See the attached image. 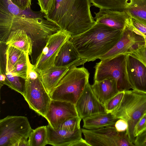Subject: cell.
<instances>
[{
	"label": "cell",
	"mask_w": 146,
	"mask_h": 146,
	"mask_svg": "<svg viewBox=\"0 0 146 146\" xmlns=\"http://www.w3.org/2000/svg\"><path fill=\"white\" fill-rule=\"evenodd\" d=\"M84 139L90 146H134L127 133L117 131L114 126L95 130L82 128Z\"/></svg>",
	"instance_id": "cell-9"
},
{
	"label": "cell",
	"mask_w": 146,
	"mask_h": 146,
	"mask_svg": "<svg viewBox=\"0 0 146 146\" xmlns=\"http://www.w3.org/2000/svg\"><path fill=\"white\" fill-rule=\"evenodd\" d=\"M32 0H11L14 4L21 10H25L31 5Z\"/></svg>",
	"instance_id": "cell-35"
},
{
	"label": "cell",
	"mask_w": 146,
	"mask_h": 146,
	"mask_svg": "<svg viewBox=\"0 0 146 146\" xmlns=\"http://www.w3.org/2000/svg\"><path fill=\"white\" fill-rule=\"evenodd\" d=\"M91 87L97 99L104 105L119 92L115 81L112 78H108L99 82H94Z\"/></svg>",
	"instance_id": "cell-19"
},
{
	"label": "cell",
	"mask_w": 146,
	"mask_h": 146,
	"mask_svg": "<svg viewBox=\"0 0 146 146\" xmlns=\"http://www.w3.org/2000/svg\"><path fill=\"white\" fill-rule=\"evenodd\" d=\"M71 146H90L85 139L82 138L73 143Z\"/></svg>",
	"instance_id": "cell-36"
},
{
	"label": "cell",
	"mask_w": 146,
	"mask_h": 146,
	"mask_svg": "<svg viewBox=\"0 0 146 146\" xmlns=\"http://www.w3.org/2000/svg\"><path fill=\"white\" fill-rule=\"evenodd\" d=\"M89 74L84 67L70 68L50 94L51 98L75 105L89 82Z\"/></svg>",
	"instance_id": "cell-5"
},
{
	"label": "cell",
	"mask_w": 146,
	"mask_h": 146,
	"mask_svg": "<svg viewBox=\"0 0 146 146\" xmlns=\"http://www.w3.org/2000/svg\"><path fill=\"white\" fill-rule=\"evenodd\" d=\"M23 53L16 48L7 46L5 52L6 60L14 66Z\"/></svg>",
	"instance_id": "cell-26"
},
{
	"label": "cell",
	"mask_w": 146,
	"mask_h": 146,
	"mask_svg": "<svg viewBox=\"0 0 146 146\" xmlns=\"http://www.w3.org/2000/svg\"><path fill=\"white\" fill-rule=\"evenodd\" d=\"M73 66H55L40 74L43 84L50 95L69 69Z\"/></svg>",
	"instance_id": "cell-21"
},
{
	"label": "cell",
	"mask_w": 146,
	"mask_h": 146,
	"mask_svg": "<svg viewBox=\"0 0 146 146\" xmlns=\"http://www.w3.org/2000/svg\"><path fill=\"white\" fill-rule=\"evenodd\" d=\"M38 3L39 5L40 11L46 15L49 11L53 1V0H37Z\"/></svg>",
	"instance_id": "cell-32"
},
{
	"label": "cell",
	"mask_w": 146,
	"mask_h": 146,
	"mask_svg": "<svg viewBox=\"0 0 146 146\" xmlns=\"http://www.w3.org/2000/svg\"><path fill=\"white\" fill-rule=\"evenodd\" d=\"M130 19L127 21L120 40L108 52L99 58L101 60L111 58L120 55L129 54L145 44L143 37L132 30L129 24Z\"/></svg>",
	"instance_id": "cell-11"
},
{
	"label": "cell",
	"mask_w": 146,
	"mask_h": 146,
	"mask_svg": "<svg viewBox=\"0 0 146 146\" xmlns=\"http://www.w3.org/2000/svg\"><path fill=\"white\" fill-rule=\"evenodd\" d=\"M87 62L86 59L81 58L72 43L68 40L61 48L56 58L54 65L77 67Z\"/></svg>",
	"instance_id": "cell-17"
},
{
	"label": "cell",
	"mask_w": 146,
	"mask_h": 146,
	"mask_svg": "<svg viewBox=\"0 0 146 146\" xmlns=\"http://www.w3.org/2000/svg\"><path fill=\"white\" fill-rule=\"evenodd\" d=\"M141 61L146 67V47L145 44L128 54Z\"/></svg>",
	"instance_id": "cell-31"
},
{
	"label": "cell",
	"mask_w": 146,
	"mask_h": 146,
	"mask_svg": "<svg viewBox=\"0 0 146 146\" xmlns=\"http://www.w3.org/2000/svg\"><path fill=\"white\" fill-rule=\"evenodd\" d=\"M146 130V113L140 118L136 124L133 130L134 137L141 134Z\"/></svg>",
	"instance_id": "cell-30"
},
{
	"label": "cell",
	"mask_w": 146,
	"mask_h": 146,
	"mask_svg": "<svg viewBox=\"0 0 146 146\" xmlns=\"http://www.w3.org/2000/svg\"><path fill=\"white\" fill-rule=\"evenodd\" d=\"M125 75L133 88L146 93V67L140 60L129 54L125 55Z\"/></svg>",
	"instance_id": "cell-13"
},
{
	"label": "cell",
	"mask_w": 146,
	"mask_h": 146,
	"mask_svg": "<svg viewBox=\"0 0 146 146\" xmlns=\"http://www.w3.org/2000/svg\"><path fill=\"white\" fill-rule=\"evenodd\" d=\"M125 91H119L108 100L104 105L107 113H111L118 106L121 101Z\"/></svg>",
	"instance_id": "cell-28"
},
{
	"label": "cell",
	"mask_w": 146,
	"mask_h": 146,
	"mask_svg": "<svg viewBox=\"0 0 146 146\" xmlns=\"http://www.w3.org/2000/svg\"><path fill=\"white\" fill-rule=\"evenodd\" d=\"M47 126L33 129L28 137L29 146H45L47 144Z\"/></svg>",
	"instance_id": "cell-23"
},
{
	"label": "cell",
	"mask_w": 146,
	"mask_h": 146,
	"mask_svg": "<svg viewBox=\"0 0 146 146\" xmlns=\"http://www.w3.org/2000/svg\"><path fill=\"white\" fill-rule=\"evenodd\" d=\"M25 81V100L30 108L44 117L52 99L43 84L40 74L29 60Z\"/></svg>",
	"instance_id": "cell-6"
},
{
	"label": "cell",
	"mask_w": 146,
	"mask_h": 146,
	"mask_svg": "<svg viewBox=\"0 0 146 146\" xmlns=\"http://www.w3.org/2000/svg\"><path fill=\"white\" fill-rule=\"evenodd\" d=\"M123 30H117L96 23L82 33L71 37L69 40L81 58L87 62L93 61L104 55L121 38Z\"/></svg>",
	"instance_id": "cell-3"
},
{
	"label": "cell",
	"mask_w": 146,
	"mask_h": 146,
	"mask_svg": "<svg viewBox=\"0 0 146 146\" xmlns=\"http://www.w3.org/2000/svg\"><path fill=\"white\" fill-rule=\"evenodd\" d=\"M81 120L79 116L71 117L66 120L57 127L74 131L81 128L80 123Z\"/></svg>",
	"instance_id": "cell-27"
},
{
	"label": "cell",
	"mask_w": 146,
	"mask_h": 146,
	"mask_svg": "<svg viewBox=\"0 0 146 146\" xmlns=\"http://www.w3.org/2000/svg\"><path fill=\"white\" fill-rule=\"evenodd\" d=\"M129 24L133 31L136 34L142 36L146 34V25L132 18L130 19Z\"/></svg>",
	"instance_id": "cell-29"
},
{
	"label": "cell",
	"mask_w": 146,
	"mask_h": 146,
	"mask_svg": "<svg viewBox=\"0 0 146 146\" xmlns=\"http://www.w3.org/2000/svg\"><path fill=\"white\" fill-rule=\"evenodd\" d=\"M29 55L23 53L13 66V73L17 76L26 78L28 67Z\"/></svg>",
	"instance_id": "cell-25"
},
{
	"label": "cell",
	"mask_w": 146,
	"mask_h": 146,
	"mask_svg": "<svg viewBox=\"0 0 146 146\" xmlns=\"http://www.w3.org/2000/svg\"><path fill=\"white\" fill-rule=\"evenodd\" d=\"M94 13L96 23L121 31L123 30L127 20L131 18L124 11L100 9L98 12Z\"/></svg>",
	"instance_id": "cell-16"
},
{
	"label": "cell",
	"mask_w": 146,
	"mask_h": 146,
	"mask_svg": "<svg viewBox=\"0 0 146 146\" xmlns=\"http://www.w3.org/2000/svg\"><path fill=\"white\" fill-rule=\"evenodd\" d=\"M71 36L69 33L62 29L50 35L34 65L36 70L41 74L54 66L61 48Z\"/></svg>",
	"instance_id": "cell-10"
},
{
	"label": "cell",
	"mask_w": 146,
	"mask_h": 146,
	"mask_svg": "<svg viewBox=\"0 0 146 146\" xmlns=\"http://www.w3.org/2000/svg\"><path fill=\"white\" fill-rule=\"evenodd\" d=\"M133 144L136 146H146V130L135 137Z\"/></svg>",
	"instance_id": "cell-34"
},
{
	"label": "cell",
	"mask_w": 146,
	"mask_h": 146,
	"mask_svg": "<svg viewBox=\"0 0 146 146\" xmlns=\"http://www.w3.org/2000/svg\"><path fill=\"white\" fill-rule=\"evenodd\" d=\"M77 116L78 115L74 104L52 100L44 118L52 128H57L67 119Z\"/></svg>",
	"instance_id": "cell-14"
},
{
	"label": "cell",
	"mask_w": 146,
	"mask_h": 146,
	"mask_svg": "<svg viewBox=\"0 0 146 146\" xmlns=\"http://www.w3.org/2000/svg\"><path fill=\"white\" fill-rule=\"evenodd\" d=\"M118 119L111 113L97 114L82 119L83 127L88 130H95L106 126H114Z\"/></svg>",
	"instance_id": "cell-22"
},
{
	"label": "cell",
	"mask_w": 146,
	"mask_h": 146,
	"mask_svg": "<svg viewBox=\"0 0 146 146\" xmlns=\"http://www.w3.org/2000/svg\"><path fill=\"white\" fill-rule=\"evenodd\" d=\"M90 0H53L45 18L68 32L79 35L96 24L92 15Z\"/></svg>",
	"instance_id": "cell-2"
},
{
	"label": "cell",
	"mask_w": 146,
	"mask_h": 146,
	"mask_svg": "<svg viewBox=\"0 0 146 146\" xmlns=\"http://www.w3.org/2000/svg\"><path fill=\"white\" fill-rule=\"evenodd\" d=\"M8 46L14 47L29 55L31 56L33 44L31 37L24 31L20 29L11 31L6 41Z\"/></svg>",
	"instance_id": "cell-20"
},
{
	"label": "cell",
	"mask_w": 146,
	"mask_h": 146,
	"mask_svg": "<svg viewBox=\"0 0 146 146\" xmlns=\"http://www.w3.org/2000/svg\"><path fill=\"white\" fill-rule=\"evenodd\" d=\"M125 55H120L97 63L94 67L95 71L94 82L112 78L115 81L119 91L132 90L125 75Z\"/></svg>",
	"instance_id": "cell-8"
},
{
	"label": "cell",
	"mask_w": 146,
	"mask_h": 146,
	"mask_svg": "<svg viewBox=\"0 0 146 146\" xmlns=\"http://www.w3.org/2000/svg\"><path fill=\"white\" fill-rule=\"evenodd\" d=\"M5 75L10 84L11 89L21 94L23 97L25 94V79L16 75L11 72L0 69Z\"/></svg>",
	"instance_id": "cell-24"
},
{
	"label": "cell",
	"mask_w": 146,
	"mask_h": 146,
	"mask_svg": "<svg viewBox=\"0 0 146 146\" xmlns=\"http://www.w3.org/2000/svg\"><path fill=\"white\" fill-rule=\"evenodd\" d=\"M45 16L40 11H33L31 7L21 10L11 2L8 3L6 10L0 6V42H5L11 31L20 29L32 38L33 50L41 48L42 50L49 36L61 29Z\"/></svg>",
	"instance_id": "cell-1"
},
{
	"label": "cell",
	"mask_w": 146,
	"mask_h": 146,
	"mask_svg": "<svg viewBox=\"0 0 146 146\" xmlns=\"http://www.w3.org/2000/svg\"><path fill=\"white\" fill-rule=\"evenodd\" d=\"M47 144L54 146H71L82 138V128L74 131L47 125Z\"/></svg>",
	"instance_id": "cell-15"
},
{
	"label": "cell",
	"mask_w": 146,
	"mask_h": 146,
	"mask_svg": "<svg viewBox=\"0 0 146 146\" xmlns=\"http://www.w3.org/2000/svg\"><path fill=\"white\" fill-rule=\"evenodd\" d=\"M114 126L117 131L124 132L127 130L128 124L127 122L125 119H119L116 121Z\"/></svg>",
	"instance_id": "cell-33"
},
{
	"label": "cell",
	"mask_w": 146,
	"mask_h": 146,
	"mask_svg": "<svg viewBox=\"0 0 146 146\" xmlns=\"http://www.w3.org/2000/svg\"><path fill=\"white\" fill-rule=\"evenodd\" d=\"M115 11H124L146 25V0H117Z\"/></svg>",
	"instance_id": "cell-18"
},
{
	"label": "cell",
	"mask_w": 146,
	"mask_h": 146,
	"mask_svg": "<svg viewBox=\"0 0 146 146\" xmlns=\"http://www.w3.org/2000/svg\"><path fill=\"white\" fill-rule=\"evenodd\" d=\"M75 105L78 116L82 119L107 113L104 105L97 99L89 82Z\"/></svg>",
	"instance_id": "cell-12"
},
{
	"label": "cell",
	"mask_w": 146,
	"mask_h": 146,
	"mask_svg": "<svg viewBox=\"0 0 146 146\" xmlns=\"http://www.w3.org/2000/svg\"><path fill=\"white\" fill-rule=\"evenodd\" d=\"M33 129L27 118L8 115L0 120V146H18L22 140L28 139Z\"/></svg>",
	"instance_id": "cell-7"
},
{
	"label": "cell",
	"mask_w": 146,
	"mask_h": 146,
	"mask_svg": "<svg viewBox=\"0 0 146 146\" xmlns=\"http://www.w3.org/2000/svg\"><path fill=\"white\" fill-rule=\"evenodd\" d=\"M146 113V93L135 90L125 91L124 96L118 106L111 113L116 118L125 119L127 122V133L130 141L133 143L135 125Z\"/></svg>",
	"instance_id": "cell-4"
}]
</instances>
